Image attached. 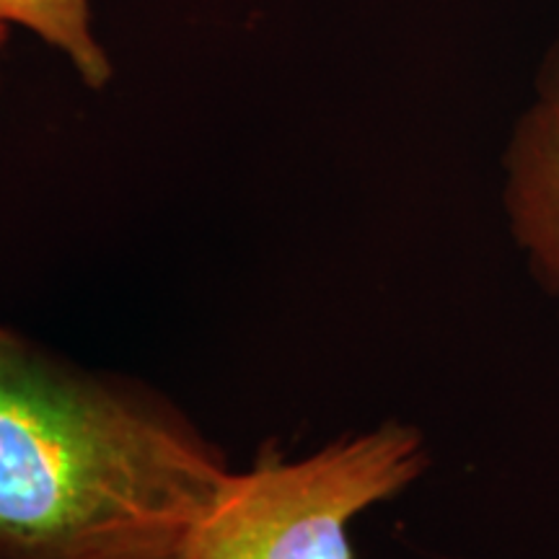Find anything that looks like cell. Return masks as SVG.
I'll use <instances>...</instances> for the list:
<instances>
[{
  "instance_id": "obj_1",
  "label": "cell",
  "mask_w": 559,
  "mask_h": 559,
  "mask_svg": "<svg viewBox=\"0 0 559 559\" xmlns=\"http://www.w3.org/2000/svg\"><path fill=\"white\" fill-rule=\"evenodd\" d=\"M228 472L158 391L0 321V559H177Z\"/></svg>"
},
{
  "instance_id": "obj_3",
  "label": "cell",
  "mask_w": 559,
  "mask_h": 559,
  "mask_svg": "<svg viewBox=\"0 0 559 559\" xmlns=\"http://www.w3.org/2000/svg\"><path fill=\"white\" fill-rule=\"evenodd\" d=\"M510 234L559 317V50L508 148Z\"/></svg>"
},
{
  "instance_id": "obj_5",
  "label": "cell",
  "mask_w": 559,
  "mask_h": 559,
  "mask_svg": "<svg viewBox=\"0 0 559 559\" xmlns=\"http://www.w3.org/2000/svg\"><path fill=\"white\" fill-rule=\"evenodd\" d=\"M3 45H5V24L0 21V50H3Z\"/></svg>"
},
{
  "instance_id": "obj_2",
  "label": "cell",
  "mask_w": 559,
  "mask_h": 559,
  "mask_svg": "<svg viewBox=\"0 0 559 559\" xmlns=\"http://www.w3.org/2000/svg\"><path fill=\"white\" fill-rule=\"evenodd\" d=\"M428 466V440L400 419L300 459L264 443L247 469L226 474L177 559H355L353 521L400 498Z\"/></svg>"
},
{
  "instance_id": "obj_4",
  "label": "cell",
  "mask_w": 559,
  "mask_h": 559,
  "mask_svg": "<svg viewBox=\"0 0 559 559\" xmlns=\"http://www.w3.org/2000/svg\"><path fill=\"white\" fill-rule=\"evenodd\" d=\"M0 21L24 26L66 52L91 88L109 81V58L88 29V0H0Z\"/></svg>"
}]
</instances>
